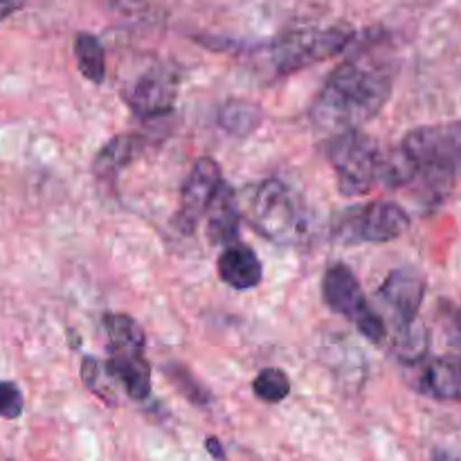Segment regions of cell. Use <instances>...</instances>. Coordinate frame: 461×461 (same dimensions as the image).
I'll use <instances>...</instances> for the list:
<instances>
[{
  "instance_id": "1",
  "label": "cell",
  "mask_w": 461,
  "mask_h": 461,
  "mask_svg": "<svg viewBox=\"0 0 461 461\" xmlns=\"http://www.w3.org/2000/svg\"><path fill=\"white\" fill-rule=\"evenodd\" d=\"M394 88V63L376 48L351 54L329 75L311 108L315 126L331 133L360 129L383 111Z\"/></svg>"
},
{
  "instance_id": "2",
  "label": "cell",
  "mask_w": 461,
  "mask_h": 461,
  "mask_svg": "<svg viewBox=\"0 0 461 461\" xmlns=\"http://www.w3.org/2000/svg\"><path fill=\"white\" fill-rule=\"evenodd\" d=\"M401 147L417 167L414 180H423L430 192L461 178V120L412 129Z\"/></svg>"
},
{
  "instance_id": "3",
  "label": "cell",
  "mask_w": 461,
  "mask_h": 461,
  "mask_svg": "<svg viewBox=\"0 0 461 461\" xmlns=\"http://www.w3.org/2000/svg\"><path fill=\"white\" fill-rule=\"evenodd\" d=\"M250 223L279 246L300 243L309 230L302 198L277 178L264 180L257 187L250 203Z\"/></svg>"
},
{
  "instance_id": "4",
  "label": "cell",
  "mask_w": 461,
  "mask_h": 461,
  "mask_svg": "<svg viewBox=\"0 0 461 461\" xmlns=\"http://www.w3.org/2000/svg\"><path fill=\"white\" fill-rule=\"evenodd\" d=\"M381 149L372 135L360 129L336 133L329 142V162L338 178V189L345 196H363L378 183Z\"/></svg>"
},
{
  "instance_id": "5",
  "label": "cell",
  "mask_w": 461,
  "mask_h": 461,
  "mask_svg": "<svg viewBox=\"0 0 461 461\" xmlns=\"http://www.w3.org/2000/svg\"><path fill=\"white\" fill-rule=\"evenodd\" d=\"M354 27L347 23H336L320 30L291 32L273 45V52H270L273 66L279 72H295L313 63L327 61L340 54L354 41Z\"/></svg>"
},
{
  "instance_id": "6",
  "label": "cell",
  "mask_w": 461,
  "mask_h": 461,
  "mask_svg": "<svg viewBox=\"0 0 461 461\" xmlns=\"http://www.w3.org/2000/svg\"><path fill=\"white\" fill-rule=\"evenodd\" d=\"M322 297L324 304L338 315H345L347 320L356 324L360 333L372 342H383L387 338V324L376 311L369 306L365 297L363 286L354 270L345 264H333L324 273L322 279Z\"/></svg>"
},
{
  "instance_id": "7",
  "label": "cell",
  "mask_w": 461,
  "mask_h": 461,
  "mask_svg": "<svg viewBox=\"0 0 461 461\" xmlns=\"http://www.w3.org/2000/svg\"><path fill=\"white\" fill-rule=\"evenodd\" d=\"M410 228V216L399 203L374 201L345 210L336 219L333 234L342 243H387Z\"/></svg>"
},
{
  "instance_id": "8",
  "label": "cell",
  "mask_w": 461,
  "mask_h": 461,
  "mask_svg": "<svg viewBox=\"0 0 461 461\" xmlns=\"http://www.w3.org/2000/svg\"><path fill=\"white\" fill-rule=\"evenodd\" d=\"M122 97L142 120L167 115L178 97V70L167 63L147 66L122 88Z\"/></svg>"
},
{
  "instance_id": "9",
  "label": "cell",
  "mask_w": 461,
  "mask_h": 461,
  "mask_svg": "<svg viewBox=\"0 0 461 461\" xmlns=\"http://www.w3.org/2000/svg\"><path fill=\"white\" fill-rule=\"evenodd\" d=\"M221 167L212 158H201L189 171L183 189H180L178 212H176L174 225L183 234H192L198 221L205 216L212 198L221 185Z\"/></svg>"
},
{
  "instance_id": "10",
  "label": "cell",
  "mask_w": 461,
  "mask_h": 461,
  "mask_svg": "<svg viewBox=\"0 0 461 461\" xmlns=\"http://www.w3.org/2000/svg\"><path fill=\"white\" fill-rule=\"evenodd\" d=\"M423 295H426V279L410 266L392 270L378 291L383 304L394 313L399 329L408 327L417 320Z\"/></svg>"
},
{
  "instance_id": "11",
  "label": "cell",
  "mask_w": 461,
  "mask_h": 461,
  "mask_svg": "<svg viewBox=\"0 0 461 461\" xmlns=\"http://www.w3.org/2000/svg\"><path fill=\"white\" fill-rule=\"evenodd\" d=\"M219 277L237 291H248L261 284L264 268L252 248L237 241L228 243L219 257Z\"/></svg>"
},
{
  "instance_id": "12",
  "label": "cell",
  "mask_w": 461,
  "mask_h": 461,
  "mask_svg": "<svg viewBox=\"0 0 461 461\" xmlns=\"http://www.w3.org/2000/svg\"><path fill=\"white\" fill-rule=\"evenodd\" d=\"M417 387L432 399L461 403V356H441L423 363Z\"/></svg>"
},
{
  "instance_id": "13",
  "label": "cell",
  "mask_w": 461,
  "mask_h": 461,
  "mask_svg": "<svg viewBox=\"0 0 461 461\" xmlns=\"http://www.w3.org/2000/svg\"><path fill=\"white\" fill-rule=\"evenodd\" d=\"M205 219L207 239L214 246H228V243L237 241L241 212H239L237 194H234V189L225 180H221L219 189H216L214 198H212L210 207L205 212Z\"/></svg>"
},
{
  "instance_id": "14",
  "label": "cell",
  "mask_w": 461,
  "mask_h": 461,
  "mask_svg": "<svg viewBox=\"0 0 461 461\" xmlns=\"http://www.w3.org/2000/svg\"><path fill=\"white\" fill-rule=\"evenodd\" d=\"M142 147L144 142L140 135L135 133L115 135V138L108 140V142L99 149L97 156H95V162H93L95 176L102 180H115L117 176H120V171L140 156Z\"/></svg>"
},
{
  "instance_id": "15",
  "label": "cell",
  "mask_w": 461,
  "mask_h": 461,
  "mask_svg": "<svg viewBox=\"0 0 461 461\" xmlns=\"http://www.w3.org/2000/svg\"><path fill=\"white\" fill-rule=\"evenodd\" d=\"M108 365L129 399L144 401L151 394V365L147 363L144 354H111Z\"/></svg>"
},
{
  "instance_id": "16",
  "label": "cell",
  "mask_w": 461,
  "mask_h": 461,
  "mask_svg": "<svg viewBox=\"0 0 461 461\" xmlns=\"http://www.w3.org/2000/svg\"><path fill=\"white\" fill-rule=\"evenodd\" d=\"M104 329H106L111 354H144L147 338H144L142 327L131 315H104Z\"/></svg>"
},
{
  "instance_id": "17",
  "label": "cell",
  "mask_w": 461,
  "mask_h": 461,
  "mask_svg": "<svg viewBox=\"0 0 461 461\" xmlns=\"http://www.w3.org/2000/svg\"><path fill=\"white\" fill-rule=\"evenodd\" d=\"M81 381L84 385L97 396L99 401L108 405L120 403V394L124 392L122 383L117 381L115 372L111 369L108 360H99L95 356H86L81 360Z\"/></svg>"
},
{
  "instance_id": "18",
  "label": "cell",
  "mask_w": 461,
  "mask_h": 461,
  "mask_svg": "<svg viewBox=\"0 0 461 461\" xmlns=\"http://www.w3.org/2000/svg\"><path fill=\"white\" fill-rule=\"evenodd\" d=\"M75 59L79 72L93 84H102L106 77V57H104L102 41L95 34L81 32L75 39Z\"/></svg>"
},
{
  "instance_id": "19",
  "label": "cell",
  "mask_w": 461,
  "mask_h": 461,
  "mask_svg": "<svg viewBox=\"0 0 461 461\" xmlns=\"http://www.w3.org/2000/svg\"><path fill=\"white\" fill-rule=\"evenodd\" d=\"M428 347H430V338H428L426 327L419 320H414L408 327L396 329L394 351L405 365L417 367L419 363H423V358L428 356Z\"/></svg>"
},
{
  "instance_id": "20",
  "label": "cell",
  "mask_w": 461,
  "mask_h": 461,
  "mask_svg": "<svg viewBox=\"0 0 461 461\" xmlns=\"http://www.w3.org/2000/svg\"><path fill=\"white\" fill-rule=\"evenodd\" d=\"M261 122V108L250 102H228L219 113V124L228 131L230 135L252 133Z\"/></svg>"
},
{
  "instance_id": "21",
  "label": "cell",
  "mask_w": 461,
  "mask_h": 461,
  "mask_svg": "<svg viewBox=\"0 0 461 461\" xmlns=\"http://www.w3.org/2000/svg\"><path fill=\"white\" fill-rule=\"evenodd\" d=\"M252 390H255L257 399L266 401V403H282L291 394V381L284 369L268 367L252 381Z\"/></svg>"
},
{
  "instance_id": "22",
  "label": "cell",
  "mask_w": 461,
  "mask_h": 461,
  "mask_svg": "<svg viewBox=\"0 0 461 461\" xmlns=\"http://www.w3.org/2000/svg\"><path fill=\"white\" fill-rule=\"evenodd\" d=\"M167 376H169V381L174 383L183 394H187L194 403H207V399H210L205 387L198 385V381H194L192 374H189L183 365H169V367H167Z\"/></svg>"
},
{
  "instance_id": "23",
  "label": "cell",
  "mask_w": 461,
  "mask_h": 461,
  "mask_svg": "<svg viewBox=\"0 0 461 461\" xmlns=\"http://www.w3.org/2000/svg\"><path fill=\"white\" fill-rule=\"evenodd\" d=\"M23 408H25V401L16 383L0 381V419H18Z\"/></svg>"
},
{
  "instance_id": "24",
  "label": "cell",
  "mask_w": 461,
  "mask_h": 461,
  "mask_svg": "<svg viewBox=\"0 0 461 461\" xmlns=\"http://www.w3.org/2000/svg\"><path fill=\"white\" fill-rule=\"evenodd\" d=\"M439 324L441 331H444L446 342L455 349L461 351V311L455 309L450 304H441L439 311Z\"/></svg>"
},
{
  "instance_id": "25",
  "label": "cell",
  "mask_w": 461,
  "mask_h": 461,
  "mask_svg": "<svg viewBox=\"0 0 461 461\" xmlns=\"http://www.w3.org/2000/svg\"><path fill=\"white\" fill-rule=\"evenodd\" d=\"M25 3L27 0H0V23L16 14L21 7H25Z\"/></svg>"
},
{
  "instance_id": "26",
  "label": "cell",
  "mask_w": 461,
  "mask_h": 461,
  "mask_svg": "<svg viewBox=\"0 0 461 461\" xmlns=\"http://www.w3.org/2000/svg\"><path fill=\"white\" fill-rule=\"evenodd\" d=\"M207 450H210L212 455H214V457H223V450H221V444H219V439H207Z\"/></svg>"
},
{
  "instance_id": "27",
  "label": "cell",
  "mask_w": 461,
  "mask_h": 461,
  "mask_svg": "<svg viewBox=\"0 0 461 461\" xmlns=\"http://www.w3.org/2000/svg\"><path fill=\"white\" fill-rule=\"evenodd\" d=\"M432 461H459L455 457L453 453H448V450H435V455H432Z\"/></svg>"
}]
</instances>
